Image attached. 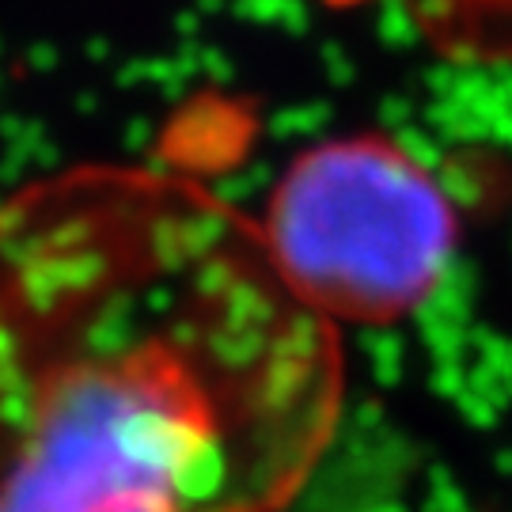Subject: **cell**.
Listing matches in <instances>:
<instances>
[{
    "mask_svg": "<svg viewBox=\"0 0 512 512\" xmlns=\"http://www.w3.org/2000/svg\"><path fill=\"white\" fill-rule=\"evenodd\" d=\"M281 285L198 190L92 164L0 202V512H251Z\"/></svg>",
    "mask_w": 512,
    "mask_h": 512,
    "instance_id": "obj_1",
    "label": "cell"
},
{
    "mask_svg": "<svg viewBox=\"0 0 512 512\" xmlns=\"http://www.w3.org/2000/svg\"><path fill=\"white\" fill-rule=\"evenodd\" d=\"M258 243L296 304L387 327L437 293L456 258L459 217L410 148L384 133H346L281 171Z\"/></svg>",
    "mask_w": 512,
    "mask_h": 512,
    "instance_id": "obj_2",
    "label": "cell"
}]
</instances>
